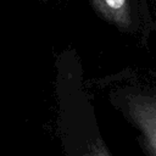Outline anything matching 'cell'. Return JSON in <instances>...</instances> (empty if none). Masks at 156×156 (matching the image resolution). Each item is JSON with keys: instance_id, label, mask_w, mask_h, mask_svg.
<instances>
[{"instance_id": "cell-1", "label": "cell", "mask_w": 156, "mask_h": 156, "mask_svg": "<svg viewBox=\"0 0 156 156\" xmlns=\"http://www.w3.org/2000/svg\"><path fill=\"white\" fill-rule=\"evenodd\" d=\"M111 105L136 132L147 156H156V65L128 67L107 79Z\"/></svg>"}, {"instance_id": "cell-2", "label": "cell", "mask_w": 156, "mask_h": 156, "mask_svg": "<svg viewBox=\"0 0 156 156\" xmlns=\"http://www.w3.org/2000/svg\"><path fill=\"white\" fill-rule=\"evenodd\" d=\"M95 13L147 50L152 29V10L147 0H89Z\"/></svg>"}, {"instance_id": "cell-3", "label": "cell", "mask_w": 156, "mask_h": 156, "mask_svg": "<svg viewBox=\"0 0 156 156\" xmlns=\"http://www.w3.org/2000/svg\"><path fill=\"white\" fill-rule=\"evenodd\" d=\"M69 112L63 115L60 123L65 156H113L99 130L91 108L82 106Z\"/></svg>"}, {"instance_id": "cell-4", "label": "cell", "mask_w": 156, "mask_h": 156, "mask_svg": "<svg viewBox=\"0 0 156 156\" xmlns=\"http://www.w3.org/2000/svg\"><path fill=\"white\" fill-rule=\"evenodd\" d=\"M152 29H154V34H156V4L152 9Z\"/></svg>"}]
</instances>
